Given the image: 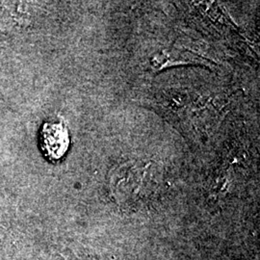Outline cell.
Returning a JSON list of instances; mask_svg holds the SVG:
<instances>
[{"label": "cell", "instance_id": "cell-1", "mask_svg": "<svg viewBox=\"0 0 260 260\" xmlns=\"http://www.w3.org/2000/svg\"><path fill=\"white\" fill-rule=\"evenodd\" d=\"M70 147L69 131L62 123L46 122L41 130V148L50 161H59Z\"/></svg>", "mask_w": 260, "mask_h": 260}]
</instances>
